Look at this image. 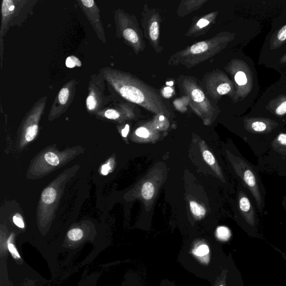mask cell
<instances>
[{
  "label": "cell",
  "mask_w": 286,
  "mask_h": 286,
  "mask_svg": "<svg viewBox=\"0 0 286 286\" xmlns=\"http://www.w3.org/2000/svg\"><path fill=\"white\" fill-rule=\"evenodd\" d=\"M105 81L125 100L153 112L164 108L161 98L150 87L133 75L109 67L101 70Z\"/></svg>",
  "instance_id": "cell-1"
},
{
  "label": "cell",
  "mask_w": 286,
  "mask_h": 286,
  "mask_svg": "<svg viewBox=\"0 0 286 286\" xmlns=\"http://www.w3.org/2000/svg\"><path fill=\"white\" fill-rule=\"evenodd\" d=\"M241 121L243 137L257 157L265 152L272 140L286 126L269 118L247 115Z\"/></svg>",
  "instance_id": "cell-2"
},
{
  "label": "cell",
  "mask_w": 286,
  "mask_h": 286,
  "mask_svg": "<svg viewBox=\"0 0 286 286\" xmlns=\"http://www.w3.org/2000/svg\"><path fill=\"white\" fill-rule=\"evenodd\" d=\"M247 115L269 118L286 125V75L281 74L268 87Z\"/></svg>",
  "instance_id": "cell-3"
},
{
  "label": "cell",
  "mask_w": 286,
  "mask_h": 286,
  "mask_svg": "<svg viewBox=\"0 0 286 286\" xmlns=\"http://www.w3.org/2000/svg\"><path fill=\"white\" fill-rule=\"evenodd\" d=\"M286 45V1L282 10L272 21L270 32L267 34L260 53L259 64L266 67L275 60Z\"/></svg>",
  "instance_id": "cell-4"
},
{
  "label": "cell",
  "mask_w": 286,
  "mask_h": 286,
  "mask_svg": "<svg viewBox=\"0 0 286 286\" xmlns=\"http://www.w3.org/2000/svg\"><path fill=\"white\" fill-rule=\"evenodd\" d=\"M259 171L286 177V126L268 146L265 152L258 157Z\"/></svg>",
  "instance_id": "cell-5"
},
{
  "label": "cell",
  "mask_w": 286,
  "mask_h": 286,
  "mask_svg": "<svg viewBox=\"0 0 286 286\" xmlns=\"http://www.w3.org/2000/svg\"><path fill=\"white\" fill-rule=\"evenodd\" d=\"M36 1H15V0H3L2 7V39L5 36L9 27L19 25L29 14H31Z\"/></svg>",
  "instance_id": "cell-6"
},
{
  "label": "cell",
  "mask_w": 286,
  "mask_h": 286,
  "mask_svg": "<svg viewBox=\"0 0 286 286\" xmlns=\"http://www.w3.org/2000/svg\"><path fill=\"white\" fill-rule=\"evenodd\" d=\"M105 80L100 72L99 75H92L89 86V93L86 101L89 112H95L108 103L105 97Z\"/></svg>",
  "instance_id": "cell-7"
},
{
  "label": "cell",
  "mask_w": 286,
  "mask_h": 286,
  "mask_svg": "<svg viewBox=\"0 0 286 286\" xmlns=\"http://www.w3.org/2000/svg\"><path fill=\"white\" fill-rule=\"evenodd\" d=\"M238 209L243 221L250 229H255L259 223L258 211L249 192L243 186L239 192Z\"/></svg>",
  "instance_id": "cell-8"
},
{
  "label": "cell",
  "mask_w": 286,
  "mask_h": 286,
  "mask_svg": "<svg viewBox=\"0 0 286 286\" xmlns=\"http://www.w3.org/2000/svg\"><path fill=\"white\" fill-rule=\"evenodd\" d=\"M76 81L72 80L63 86L58 93L50 110V116L64 113L73 102L76 91Z\"/></svg>",
  "instance_id": "cell-9"
},
{
  "label": "cell",
  "mask_w": 286,
  "mask_h": 286,
  "mask_svg": "<svg viewBox=\"0 0 286 286\" xmlns=\"http://www.w3.org/2000/svg\"><path fill=\"white\" fill-rule=\"evenodd\" d=\"M77 3L94 29L98 38L102 43H106L104 29L100 19V10L96 2L93 0H78Z\"/></svg>",
  "instance_id": "cell-10"
},
{
  "label": "cell",
  "mask_w": 286,
  "mask_h": 286,
  "mask_svg": "<svg viewBox=\"0 0 286 286\" xmlns=\"http://www.w3.org/2000/svg\"><path fill=\"white\" fill-rule=\"evenodd\" d=\"M268 68H273L281 74L286 75V45Z\"/></svg>",
  "instance_id": "cell-11"
},
{
  "label": "cell",
  "mask_w": 286,
  "mask_h": 286,
  "mask_svg": "<svg viewBox=\"0 0 286 286\" xmlns=\"http://www.w3.org/2000/svg\"><path fill=\"white\" fill-rule=\"evenodd\" d=\"M122 37L127 41L133 44H136L139 43V39L137 33L133 29L125 28L124 30H121Z\"/></svg>",
  "instance_id": "cell-12"
},
{
  "label": "cell",
  "mask_w": 286,
  "mask_h": 286,
  "mask_svg": "<svg viewBox=\"0 0 286 286\" xmlns=\"http://www.w3.org/2000/svg\"><path fill=\"white\" fill-rule=\"evenodd\" d=\"M57 197V192L54 189L48 188L45 189L42 195V201L46 204L54 202Z\"/></svg>",
  "instance_id": "cell-13"
},
{
  "label": "cell",
  "mask_w": 286,
  "mask_h": 286,
  "mask_svg": "<svg viewBox=\"0 0 286 286\" xmlns=\"http://www.w3.org/2000/svg\"><path fill=\"white\" fill-rule=\"evenodd\" d=\"M210 47L208 42H201L192 45L190 49L192 55H199L207 51Z\"/></svg>",
  "instance_id": "cell-14"
},
{
  "label": "cell",
  "mask_w": 286,
  "mask_h": 286,
  "mask_svg": "<svg viewBox=\"0 0 286 286\" xmlns=\"http://www.w3.org/2000/svg\"><path fill=\"white\" fill-rule=\"evenodd\" d=\"M154 194L153 185L150 183H145L142 189V195L145 200H150Z\"/></svg>",
  "instance_id": "cell-15"
},
{
  "label": "cell",
  "mask_w": 286,
  "mask_h": 286,
  "mask_svg": "<svg viewBox=\"0 0 286 286\" xmlns=\"http://www.w3.org/2000/svg\"><path fill=\"white\" fill-rule=\"evenodd\" d=\"M190 208L192 214L197 217H203L206 214L205 208L196 202L191 201L190 202Z\"/></svg>",
  "instance_id": "cell-16"
},
{
  "label": "cell",
  "mask_w": 286,
  "mask_h": 286,
  "mask_svg": "<svg viewBox=\"0 0 286 286\" xmlns=\"http://www.w3.org/2000/svg\"><path fill=\"white\" fill-rule=\"evenodd\" d=\"M159 25L157 21H153L151 23L149 27V35L151 40L157 41L159 39Z\"/></svg>",
  "instance_id": "cell-17"
},
{
  "label": "cell",
  "mask_w": 286,
  "mask_h": 286,
  "mask_svg": "<svg viewBox=\"0 0 286 286\" xmlns=\"http://www.w3.org/2000/svg\"><path fill=\"white\" fill-rule=\"evenodd\" d=\"M67 236L70 240L78 241L83 238L84 232L83 231L80 229H73L68 232Z\"/></svg>",
  "instance_id": "cell-18"
},
{
  "label": "cell",
  "mask_w": 286,
  "mask_h": 286,
  "mask_svg": "<svg viewBox=\"0 0 286 286\" xmlns=\"http://www.w3.org/2000/svg\"><path fill=\"white\" fill-rule=\"evenodd\" d=\"M191 97L195 102L201 103L205 100V96L203 92L198 89H195L191 92Z\"/></svg>",
  "instance_id": "cell-19"
},
{
  "label": "cell",
  "mask_w": 286,
  "mask_h": 286,
  "mask_svg": "<svg viewBox=\"0 0 286 286\" xmlns=\"http://www.w3.org/2000/svg\"><path fill=\"white\" fill-rule=\"evenodd\" d=\"M44 157L45 161L53 166H57L60 163L59 158L55 153L51 152V151L46 153Z\"/></svg>",
  "instance_id": "cell-20"
},
{
  "label": "cell",
  "mask_w": 286,
  "mask_h": 286,
  "mask_svg": "<svg viewBox=\"0 0 286 286\" xmlns=\"http://www.w3.org/2000/svg\"><path fill=\"white\" fill-rule=\"evenodd\" d=\"M217 236L220 240L226 241L230 236V232L227 227H219L217 230Z\"/></svg>",
  "instance_id": "cell-21"
},
{
  "label": "cell",
  "mask_w": 286,
  "mask_h": 286,
  "mask_svg": "<svg viewBox=\"0 0 286 286\" xmlns=\"http://www.w3.org/2000/svg\"><path fill=\"white\" fill-rule=\"evenodd\" d=\"M66 65L68 68H73L76 67H81L82 63L78 58L72 56L67 58L66 61Z\"/></svg>",
  "instance_id": "cell-22"
},
{
  "label": "cell",
  "mask_w": 286,
  "mask_h": 286,
  "mask_svg": "<svg viewBox=\"0 0 286 286\" xmlns=\"http://www.w3.org/2000/svg\"><path fill=\"white\" fill-rule=\"evenodd\" d=\"M105 118L110 120H116L120 118V114L118 111L113 109H108L104 111Z\"/></svg>",
  "instance_id": "cell-23"
},
{
  "label": "cell",
  "mask_w": 286,
  "mask_h": 286,
  "mask_svg": "<svg viewBox=\"0 0 286 286\" xmlns=\"http://www.w3.org/2000/svg\"><path fill=\"white\" fill-rule=\"evenodd\" d=\"M232 90V86L230 84L225 83L220 85L218 88L217 91L219 95H224L229 93Z\"/></svg>",
  "instance_id": "cell-24"
},
{
  "label": "cell",
  "mask_w": 286,
  "mask_h": 286,
  "mask_svg": "<svg viewBox=\"0 0 286 286\" xmlns=\"http://www.w3.org/2000/svg\"><path fill=\"white\" fill-rule=\"evenodd\" d=\"M11 239H12V236L10 237L8 241V248L9 252L11 254H12L14 258L20 259L21 257L18 251H17L15 245L11 243Z\"/></svg>",
  "instance_id": "cell-25"
},
{
  "label": "cell",
  "mask_w": 286,
  "mask_h": 286,
  "mask_svg": "<svg viewBox=\"0 0 286 286\" xmlns=\"http://www.w3.org/2000/svg\"><path fill=\"white\" fill-rule=\"evenodd\" d=\"M203 159L209 165H213L215 163V159L213 154L209 150H205L203 152Z\"/></svg>",
  "instance_id": "cell-26"
},
{
  "label": "cell",
  "mask_w": 286,
  "mask_h": 286,
  "mask_svg": "<svg viewBox=\"0 0 286 286\" xmlns=\"http://www.w3.org/2000/svg\"><path fill=\"white\" fill-rule=\"evenodd\" d=\"M209 253V248L206 245H201L195 250V254L198 256L206 255Z\"/></svg>",
  "instance_id": "cell-27"
},
{
  "label": "cell",
  "mask_w": 286,
  "mask_h": 286,
  "mask_svg": "<svg viewBox=\"0 0 286 286\" xmlns=\"http://www.w3.org/2000/svg\"><path fill=\"white\" fill-rule=\"evenodd\" d=\"M227 273V271L226 270H224L223 272H222L220 276L218 279L217 282H216L215 286H226Z\"/></svg>",
  "instance_id": "cell-28"
},
{
  "label": "cell",
  "mask_w": 286,
  "mask_h": 286,
  "mask_svg": "<svg viewBox=\"0 0 286 286\" xmlns=\"http://www.w3.org/2000/svg\"><path fill=\"white\" fill-rule=\"evenodd\" d=\"M136 134L137 136L143 138H147L149 136L148 131L143 127L138 128Z\"/></svg>",
  "instance_id": "cell-29"
},
{
  "label": "cell",
  "mask_w": 286,
  "mask_h": 286,
  "mask_svg": "<svg viewBox=\"0 0 286 286\" xmlns=\"http://www.w3.org/2000/svg\"><path fill=\"white\" fill-rule=\"evenodd\" d=\"M13 221L14 224L20 228H24L25 227L24 221L19 214H16L13 217Z\"/></svg>",
  "instance_id": "cell-30"
},
{
  "label": "cell",
  "mask_w": 286,
  "mask_h": 286,
  "mask_svg": "<svg viewBox=\"0 0 286 286\" xmlns=\"http://www.w3.org/2000/svg\"><path fill=\"white\" fill-rule=\"evenodd\" d=\"M111 170V166L109 163L108 164H105L102 166L101 168V173L104 175V176H107L108 174L110 171Z\"/></svg>",
  "instance_id": "cell-31"
},
{
  "label": "cell",
  "mask_w": 286,
  "mask_h": 286,
  "mask_svg": "<svg viewBox=\"0 0 286 286\" xmlns=\"http://www.w3.org/2000/svg\"><path fill=\"white\" fill-rule=\"evenodd\" d=\"M209 24V21L205 19H201L197 23V25L200 28L205 27Z\"/></svg>",
  "instance_id": "cell-32"
},
{
  "label": "cell",
  "mask_w": 286,
  "mask_h": 286,
  "mask_svg": "<svg viewBox=\"0 0 286 286\" xmlns=\"http://www.w3.org/2000/svg\"><path fill=\"white\" fill-rule=\"evenodd\" d=\"M129 125L127 124L125 125L124 129H122L121 131L122 137L125 138L126 137L128 133H129Z\"/></svg>",
  "instance_id": "cell-33"
},
{
  "label": "cell",
  "mask_w": 286,
  "mask_h": 286,
  "mask_svg": "<svg viewBox=\"0 0 286 286\" xmlns=\"http://www.w3.org/2000/svg\"><path fill=\"white\" fill-rule=\"evenodd\" d=\"M164 90L167 93H171L173 92V90L171 88V87H165Z\"/></svg>",
  "instance_id": "cell-34"
},
{
  "label": "cell",
  "mask_w": 286,
  "mask_h": 286,
  "mask_svg": "<svg viewBox=\"0 0 286 286\" xmlns=\"http://www.w3.org/2000/svg\"><path fill=\"white\" fill-rule=\"evenodd\" d=\"M167 85L169 86H172L173 85V82H168V83H167Z\"/></svg>",
  "instance_id": "cell-35"
},
{
  "label": "cell",
  "mask_w": 286,
  "mask_h": 286,
  "mask_svg": "<svg viewBox=\"0 0 286 286\" xmlns=\"http://www.w3.org/2000/svg\"><path fill=\"white\" fill-rule=\"evenodd\" d=\"M164 119H165L164 116L161 115L160 117V120L161 121H163V120H164Z\"/></svg>",
  "instance_id": "cell-36"
}]
</instances>
